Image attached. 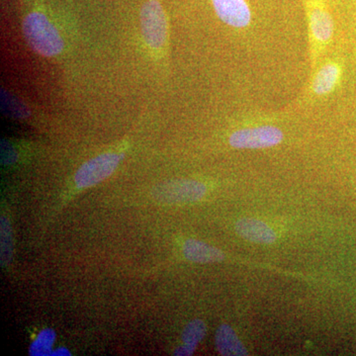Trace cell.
I'll return each mask as SVG.
<instances>
[{"mask_svg": "<svg viewBox=\"0 0 356 356\" xmlns=\"http://www.w3.org/2000/svg\"><path fill=\"white\" fill-rule=\"evenodd\" d=\"M308 24L312 69H317L334 34V22L327 0H303Z\"/></svg>", "mask_w": 356, "mask_h": 356, "instance_id": "1", "label": "cell"}, {"mask_svg": "<svg viewBox=\"0 0 356 356\" xmlns=\"http://www.w3.org/2000/svg\"><path fill=\"white\" fill-rule=\"evenodd\" d=\"M27 43L39 55L55 58L65 50V41L50 18L40 10L26 14L22 23Z\"/></svg>", "mask_w": 356, "mask_h": 356, "instance_id": "2", "label": "cell"}, {"mask_svg": "<svg viewBox=\"0 0 356 356\" xmlns=\"http://www.w3.org/2000/svg\"><path fill=\"white\" fill-rule=\"evenodd\" d=\"M140 29L152 57L165 58L168 49V23L159 0L145 1L140 10Z\"/></svg>", "mask_w": 356, "mask_h": 356, "instance_id": "3", "label": "cell"}, {"mask_svg": "<svg viewBox=\"0 0 356 356\" xmlns=\"http://www.w3.org/2000/svg\"><path fill=\"white\" fill-rule=\"evenodd\" d=\"M124 152L111 151L98 154L89 159L77 170L74 175V184L77 188H88L95 186L106 179L115 172L123 159Z\"/></svg>", "mask_w": 356, "mask_h": 356, "instance_id": "4", "label": "cell"}, {"mask_svg": "<svg viewBox=\"0 0 356 356\" xmlns=\"http://www.w3.org/2000/svg\"><path fill=\"white\" fill-rule=\"evenodd\" d=\"M284 134L273 125L250 126L238 129L229 138V144L235 149H267L280 145Z\"/></svg>", "mask_w": 356, "mask_h": 356, "instance_id": "5", "label": "cell"}, {"mask_svg": "<svg viewBox=\"0 0 356 356\" xmlns=\"http://www.w3.org/2000/svg\"><path fill=\"white\" fill-rule=\"evenodd\" d=\"M207 188L198 180L175 179L154 187V198L163 204H186L196 202L204 197Z\"/></svg>", "mask_w": 356, "mask_h": 356, "instance_id": "6", "label": "cell"}, {"mask_svg": "<svg viewBox=\"0 0 356 356\" xmlns=\"http://www.w3.org/2000/svg\"><path fill=\"white\" fill-rule=\"evenodd\" d=\"M215 13L224 24L235 29H245L252 22L248 0H211Z\"/></svg>", "mask_w": 356, "mask_h": 356, "instance_id": "7", "label": "cell"}, {"mask_svg": "<svg viewBox=\"0 0 356 356\" xmlns=\"http://www.w3.org/2000/svg\"><path fill=\"white\" fill-rule=\"evenodd\" d=\"M343 65L337 60H327L321 65L310 83V92L314 96H327L337 88L343 79Z\"/></svg>", "mask_w": 356, "mask_h": 356, "instance_id": "8", "label": "cell"}, {"mask_svg": "<svg viewBox=\"0 0 356 356\" xmlns=\"http://www.w3.org/2000/svg\"><path fill=\"white\" fill-rule=\"evenodd\" d=\"M236 231L242 238L250 242L273 243L276 235L266 222L255 219H242L236 225Z\"/></svg>", "mask_w": 356, "mask_h": 356, "instance_id": "9", "label": "cell"}, {"mask_svg": "<svg viewBox=\"0 0 356 356\" xmlns=\"http://www.w3.org/2000/svg\"><path fill=\"white\" fill-rule=\"evenodd\" d=\"M184 254L187 259L198 264H211L224 261L221 250L196 240H187L184 245Z\"/></svg>", "mask_w": 356, "mask_h": 356, "instance_id": "10", "label": "cell"}, {"mask_svg": "<svg viewBox=\"0 0 356 356\" xmlns=\"http://www.w3.org/2000/svg\"><path fill=\"white\" fill-rule=\"evenodd\" d=\"M217 350L222 355H248L247 348L241 343L234 330L228 325H222L216 334Z\"/></svg>", "mask_w": 356, "mask_h": 356, "instance_id": "11", "label": "cell"}, {"mask_svg": "<svg viewBox=\"0 0 356 356\" xmlns=\"http://www.w3.org/2000/svg\"><path fill=\"white\" fill-rule=\"evenodd\" d=\"M1 109L4 114L17 120H26L33 115L28 103L6 88L1 89Z\"/></svg>", "mask_w": 356, "mask_h": 356, "instance_id": "12", "label": "cell"}, {"mask_svg": "<svg viewBox=\"0 0 356 356\" xmlns=\"http://www.w3.org/2000/svg\"><path fill=\"white\" fill-rule=\"evenodd\" d=\"M0 233H1V264L2 266H7L13 261V229H11L10 222H8L6 217H1V227H0Z\"/></svg>", "mask_w": 356, "mask_h": 356, "instance_id": "13", "label": "cell"}, {"mask_svg": "<svg viewBox=\"0 0 356 356\" xmlns=\"http://www.w3.org/2000/svg\"><path fill=\"white\" fill-rule=\"evenodd\" d=\"M206 325L201 320L192 321L185 327L184 332H182V341L187 346L192 348H196L197 344L202 341L205 337Z\"/></svg>", "mask_w": 356, "mask_h": 356, "instance_id": "14", "label": "cell"}, {"mask_svg": "<svg viewBox=\"0 0 356 356\" xmlns=\"http://www.w3.org/2000/svg\"><path fill=\"white\" fill-rule=\"evenodd\" d=\"M55 339V332L51 330H46L40 334L38 339L32 344L30 348L31 355H47L50 353L51 346Z\"/></svg>", "mask_w": 356, "mask_h": 356, "instance_id": "15", "label": "cell"}, {"mask_svg": "<svg viewBox=\"0 0 356 356\" xmlns=\"http://www.w3.org/2000/svg\"><path fill=\"white\" fill-rule=\"evenodd\" d=\"M19 161V153L13 140H1V163L4 166L15 165Z\"/></svg>", "mask_w": 356, "mask_h": 356, "instance_id": "16", "label": "cell"}, {"mask_svg": "<svg viewBox=\"0 0 356 356\" xmlns=\"http://www.w3.org/2000/svg\"><path fill=\"white\" fill-rule=\"evenodd\" d=\"M194 350H195V348H192L191 346L184 344L175 350V355H193Z\"/></svg>", "mask_w": 356, "mask_h": 356, "instance_id": "17", "label": "cell"}]
</instances>
